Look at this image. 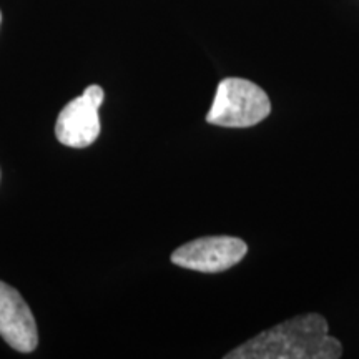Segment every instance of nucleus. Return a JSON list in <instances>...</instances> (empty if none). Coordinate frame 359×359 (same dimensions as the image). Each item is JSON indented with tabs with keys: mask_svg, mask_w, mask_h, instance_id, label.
<instances>
[{
	"mask_svg": "<svg viewBox=\"0 0 359 359\" xmlns=\"http://www.w3.org/2000/svg\"><path fill=\"white\" fill-rule=\"evenodd\" d=\"M271 114V102L259 85L228 77L218 83L206 122L224 128H248Z\"/></svg>",
	"mask_w": 359,
	"mask_h": 359,
	"instance_id": "2",
	"label": "nucleus"
},
{
	"mask_svg": "<svg viewBox=\"0 0 359 359\" xmlns=\"http://www.w3.org/2000/svg\"><path fill=\"white\" fill-rule=\"evenodd\" d=\"M105 92L100 85H90L82 95L67 103L55 123L57 140L65 147L85 148L100 135V109Z\"/></svg>",
	"mask_w": 359,
	"mask_h": 359,
	"instance_id": "4",
	"label": "nucleus"
},
{
	"mask_svg": "<svg viewBox=\"0 0 359 359\" xmlns=\"http://www.w3.org/2000/svg\"><path fill=\"white\" fill-rule=\"evenodd\" d=\"M248 253V245L236 236H203L173 251L172 263L200 273H222L238 264Z\"/></svg>",
	"mask_w": 359,
	"mask_h": 359,
	"instance_id": "3",
	"label": "nucleus"
},
{
	"mask_svg": "<svg viewBox=\"0 0 359 359\" xmlns=\"http://www.w3.org/2000/svg\"><path fill=\"white\" fill-rule=\"evenodd\" d=\"M0 24H2V13H0Z\"/></svg>",
	"mask_w": 359,
	"mask_h": 359,
	"instance_id": "6",
	"label": "nucleus"
},
{
	"mask_svg": "<svg viewBox=\"0 0 359 359\" xmlns=\"http://www.w3.org/2000/svg\"><path fill=\"white\" fill-rule=\"evenodd\" d=\"M0 336L19 353H32L39 346L32 309L19 291L4 281H0Z\"/></svg>",
	"mask_w": 359,
	"mask_h": 359,
	"instance_id": "5",
	"label": "nucleus"
},
{
	"mask_svg": "<svg viewBox=\"0 0 359 359\" xmlns=\"http://www.w3.org/2000/svg\"><path fill=\"white\" fill-rule=\"evenodd\" d=\"M343 346L325 316L306 313L264 330L224 354L226 359H338Z\"/></svg>",
	"mask_w": 359,
	"mask_h": 359,
	"instance_id": "1",
	"label": "nucleus"
}]
</instances>
